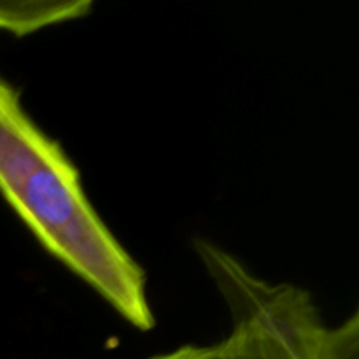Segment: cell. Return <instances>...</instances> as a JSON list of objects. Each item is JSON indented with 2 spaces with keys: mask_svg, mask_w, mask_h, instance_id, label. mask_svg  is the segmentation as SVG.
<instances>
[{
  "mask_svg": "<svg viewBox=\"0 0 359 359\" xmlns=\"http://www.w3.org/2000/svg\"><path fill=\"white\" fill-rule=\"evenodd\" d=\"M0 193L49 255L133 328H153L146 272L98 216L62 144L32 119L20 90L2 76Z\"/></svg>",
  "mask_w": 359,
  "mask_h": 359,
  "instance_id": "6da1fadb",
  "label": "cell"
},
{
  "mask_svg": "<svg viewBox=\"0 0 359 359\" xmlns=\"http://www.w3.org/2000/svg\"><path fill=\"white\" fill-rule=\"evenodd\" d=\"M195 245L231 321L212 359H359L358 312L330 325L304 287L262 279L214 242Z\"/></svg>",
  "mask_w": 359,
  "mask_h": 359,
  "instance_id": "7a4b0ae2",
  "label": "cell"
},
{
  "mask_svg": "<svg viewBox=\"0 0 359 359\" xmlns=\"http://www.w3.org/2000/svg\"><path fill=\"white\" fill-rule=\"evenodd\" d=\"M88 2H0V30L27 35L55 23L84 16Z\"/></svg>",
  "mask_w": 359,
  "mask_h": 359,
  "instance_id": "3957f363",
  "label": "cell"
},
{
  "mask_svg": "<svg viewBox=\"0 0 359 359\" xmlns=\"http://www.w3.org/2000/svg\"><path fill=\"white\" fill-rule=\"evenodd\" d=\"M147 359H212V349L210 346H182Z\"/></svg>",
  "mask_w": 359,
  "mask_h": 359,
  "instance_id": "277c9868",
  "label": "cell"
}]
</instances>
